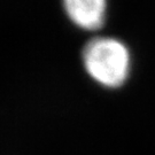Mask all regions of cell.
<instances>
[{
	"label": "cell",
	"instance_id": "6da1fadb",
	"mask_svg": "<svg viewBox=\"0 0 155 155\" xmlns=\"http://www.w3.org/2000/svg\"><path fill=\"white\" fill-rule=\"evenodd\" d=\"M83 62L90 76L107 87L121 86L129 76L131 63L127 46L109 37L91 39L83 50Z\"/></svg>",
	"mask_w": 155,
	"mask_h": 155
},
{
	"label": "cell",
	"instance_id": "7a4b0ae2",
	"mask_svg": "<svg viewBox=\"0 0 155 155\" xmlns=\"http://www.w3.org/2000/svg\"><path fill=\"white\" fill-rule=\"evenodd\" d=\"M62 4L68 17L81 29L94 31L105 23L107 0H62Z\"/></svg>",
	"mask_w": 155,
	"mask_h": 155
}]
</instances>
